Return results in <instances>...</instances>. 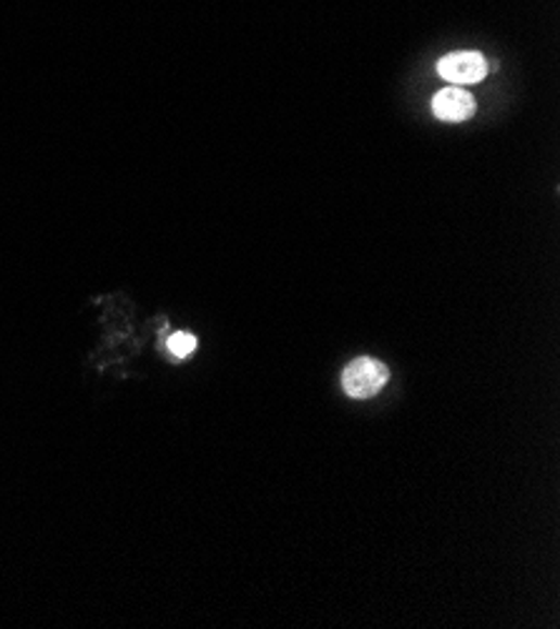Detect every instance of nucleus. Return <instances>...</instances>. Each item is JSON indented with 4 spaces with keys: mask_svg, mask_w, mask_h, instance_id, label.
<instances>
[{
    "mask_svg": "<svg viewBox=\"0 0 560 629\" xmlns=\"http://www.w3.org/2000/svg\"><path fill=\"white\" fill-rule=\"evenodd\" d=\"M390 371L382 361L374 359H355L352 364L342 371V386L352 399H372L374 394L382 391L387 384Z\"/></svg>",
    "mask_w": 560,
    "mask_h": 629,
    "instance_id": "f257e3e1",
    "label": "nucleus"
},
{
    "mask_svg": "<svg viewBox=\"0 0 560 629\" xmlns=\"http://www.w3.org/2000/svg\"><path fill=\"white\" fill-rule=\"evenodd\" d=\"M437 74L443 76L447 84H478L487 74V63L475 51H460L450 53L437 63Z\"/></svg>",
    "mask_w": 560,
    "mask_h": 629,
    "instance_id": "f03ea898",
    "label": "nucleus"
},
{
    "mask_svg": "<svg viewBox=\"0 0 560 629\" xmlns=\"http://www.w3.org/2000/svg\"><path fill=\"white\" fill-rule=\"evenodd\" d=\"M432 113L440 120H447V124H460V120H468L475 113V99L460 86L443 88L432 99Z\"/></svg>",
    "mask_w": 560,
    "mask_h": 629,
    "instance_id": "7ed1b4c3",
    "label": "nucleus"
},
{
    "mask_svg": "<svg viewBox=\"0 0 560 629\" xmlns=\"http://www.w3.org/2000/svg\"><path fill=\"white\" fill-rule=\"evenodd\" d=\"M166 346H169V351L174 354L176 359H183V357H189V354L196 349V336L189 334V332H176V334L169 336V342H166Z\"/></svg>",
    "mask_w": 560,
    "mask_h": 629,
    "instance_id": "20e7f679",
    "label": "nucleus"
}]
</instances>
